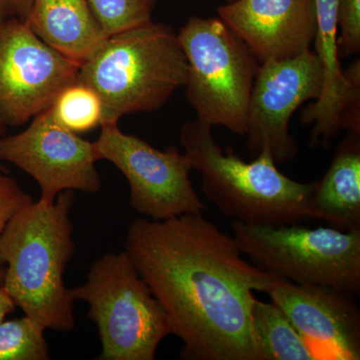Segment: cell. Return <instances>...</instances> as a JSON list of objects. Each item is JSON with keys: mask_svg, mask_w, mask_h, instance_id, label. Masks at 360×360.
Wrapping results in <instances>:
<instances>
[{"mask_svg": "<svg viewBox=\"0 0 360 360\" xmlns=\"http://www.w3.org/2000/svg\"><path fill=\"white\" fill-rule=\"evenodd\" d=\"M125 252L167 312L189 360H262L251 326L255 291L274 276L241 257L201 213L130 222Z\"/></svg>", "mask_w": 360, "mask_h": 360, "instance_id": "cell-1", "label": "cell"}, {"mask_svg": "<svg viewBox=\"0 0 360 360\" xmlns=\"http://www.w3.org/2000/svg\"><path fill=\"white\" fill-rule=\"evenodd\" d=\"M73 200V191H65L51 205L32 201L0 234V262L6 265L2 288L25 315L60 333L75 326V300L63 281L75 251Z\"/></svg>", "mask_w": 360, "mask_h": 360, "instance_id": "cell-2", "label": "cell"}, {"mask_svg": "<svg viewBox=\"0 0 360 360\" xmlns=\"http://www.w3.org/2000/svg\"><path fill=\"white\" fill-rule=\"evenodd\" d=\"M188 65L170 26L150 22L113 33L80 65L77 82L103 103V124L160 110L186 85Z\"/></svg>", "mask_w": 360, "mask_h": 360, "instance_id": "cell-3", "label": "cell"}, {"mask_svg": "<svg viewBox=\"0 0 360 360\" xmlns=\"http://www.w3.org/2000/svg\"><path fill=\"white\" fill-rule=\"evenodd\" d=\"M193 169L202 177V193L232 220L246 224H300L312 220L309 210L314 184H300L283 174L269 153L250 162L231 149L225 153L212 127L196 118L179 134Z\"/></svg>", "mask_w": 360, "mask_h": 360, "instance_id": "cell-4", "label": "cell"}, {"mask_svg": "<svg viewBox=\"0 0 360 360\" xmlns=\"http://www.w3.org/2000/svg\"><path fill=\"white\" fill-rule=\"evenodd\" d=\"M177 37L188 65L186 96L198 120L246 136L251 91L262 63L220 18L191 16Z\"/></svg>", "mask_w": 360, "mask_h": 360, "instance_id": "cell-5", "label": "cell"}, {"mask_svg": "<svg viewBox=\"0 0 360 360\" xmlns=\"http://www.w3.org/2000/svg\"><path fill=\"white\" fill-rule=\"evenodd\" d=\"M70 293L89 304L103 347L99 360H153L172 335L167 312L125 251L97 259L85 283Z\"/></svg>", "mask_w": 360, "mask_h": 360, "instance_id": "cell-6", "label": "cell"}, {"mask_svg": "<svg viewBox=\"0 0 360 360\" xmlns=\"http://www.w3.org/2000/svg\"><path fill=\"white\" fill-rule=\"evenodd\" d=\"M241 255L258 269L300 285L360 292V229L300 224H246L232 220Z\"/></svg>", "mask_w": 360, "mask_h": 360, "instance_id": "cell-7", "label": "cell"}, {"mask_svg": "<svg viewBox=\"0 0 360 360\" xmlns=\"http://www.w3.org/2000/svg\"><path fill=\"white\" fill-rule=\"evenodd\" d=\"M98 160H108L129 184V205L149 219L167 220L207 210L191 180V160L175 146L153 148L135 135L127 134L118 123L101 125L94 142Z\"/></svg>", "mask_w": 360, "mask_h": 360, "instance_id": "cell-8", "label": "cell"}, {"mask_svg": "<svg viewBox=\"0 0 360 360\" xmlns=\"http://www.w3.org/2000/svg\"><path fill=\"white\" fill-rule=\"evenodd\" d=\"M79 63L42 41L25 20H0V124L20 127L77 82Z\"/></svg>", "mask_w": 360, "mask_h": 360, "instance_id": "cell-9", "label": "cell"}, {"mask_svg": "<svg viewBox=\"0 0 360 360\" xmlns=\"http://www.w3.org/2000/svg\"><path fill=\"white\" fill-rule=\"evenodd\" d=\"M323 68L315 52L286 60L262 63L251 91L248 148L251 158L269 153L276 165L295 160L298 144L290 134V118L323 89Z\"/></svg>", "mask_w": 360, "mask_h": 360, "instance_id": "cell-10", "label": "cell"}, {"mask_svg": "<svg viewBox=\"0 0 360 360\" xmlns=\"http://www.w3.org/2000/svg\"><path fill=\"white\" fill-rule=\"evenodd\" d=\"M0 160L37 180L39 201L46 205L63 191L94 193L101 187L94 142L59 124L51 108L33 117L23 131L0 139Z\"/></svg>", "mask_w": 360, "mask_h": 360, "instance_id": "cell-11", "label": "cell"}, {"mask_svg": "<svg viewBox=\"0 0 360 360\" xmlns=\"http://www.w3.org/2000/svg\"><path fill=\"white\" fill-rule=\"evenodd\" d=\"M267 295L285 312L316 359H360V310L355 295L300 285L274 276Z\"/></svg>", "mask_w": 360, "mask_h": 360, "instance_id": "cell-12", "label": "cell"}, {"mask_svg": "<svg viewBox=\"0 0 360 360\" xmlns=\"http://www.w3.org/2000/svg\"><path fill=\"white\" fill-rule=\"evenodd\" d=\"M315 54L323 68L321 96L302 110L303 124H314L310 146H328L340 129L360 134V65L342 71L338 53V0H314Z\"/></svg>", "mask_w": 360, "mask_h": 360, "instance_id": "cell-13", "label": "cell"}, {"mask_svg": "<svg viewBox=\"0 0 360 360\" xmlns=\"http://www.w3.org/2000/svg\"><path fill=\"white\" fill-rule=\"evenodd\" d=\"M219 15L262 63L302 56L316 32L314 0H236Z\"/></svg>", "mask_w": 360, "mask_h": 360, "instance_id": "cell-14", "label": "cell"}, {"mask_svg": "<svg viewBox=\"0 0 360 360\" xmlns=\"http://www.w3.org/2000/svg\"><path fill=\"white\" fill-rule=\"evenodd\" d=\"M25 20L42 41L79 65L106 37L87 0H33Z\"/></svg>", "mask_w": 360, "mask_h": 360, "instance_id": "cell-15", "label": "cell"}, {"mask_svg": "<svg viewBox=\"0 0 360 360\" xmlns=\"http://www.w3.org/2000/svg\"><path fill=\"white\" fill-rule=\"evenodd\" d=\"M312 219L340 231L360 229V139L349 132L341 142L321 181L314 182L309 202Z\"/></svg>", "mask_w": 360, "mask_h": 360, "instance_id": "cell-16", "label": "cell"}, {"mask_svg": "<svg viewBox=\"0 0 360 360\" xmlns=\"http://www.w3.org/2000/svg\"><path fill=\"white\" fill-rule=\"evenodd\" d=\"M251 326L262 360H315L314 352L274 302L255 298Z\"/></svg>", "mask_w": 360, "mask_h": 360, "instance_id": "cell-17", "label": "cell"}, {"mask_svg": "<svg viewBox=\"0 0 360 360\" xmlns=\"http://www.w3.org/2000/svg\"><path fill=\"white\" fill-rule=\"evenodd\" d=\"M51 108L56 122L75 134L89 131L103 122L101 97L82 82H73L61 90Z\"/></svg>", "mask_w": 360, "mask_h": 360, "instance_id": "cell-18", "label": "cell"}, {"mask_svg": "<svg viewBox=\"0 0 360 360\" xmlns=\"http://www.w3.org/2000/svg\"><path fill=\"white\" fill-rule=\"evenodd\" d=\"M44 326L25 315L0 323V360L51 359Z\"/></svg>", "mask_w": 360, "mask_h": 360, "instance_id": "cell-19", "label": "cell"}, {"mask_svg": "<svg viewBox=\"0 0 360 360\" xmlns=\"http://www.w3.org/2000/svg\"><path fill=\"white\" fill-rule=\"evenodd\" d=\"M106 37L153 20L158 0H87Z\"/></svg>", "mask_w": 360, "mask_h": 360, "instance_id": "cell-20", "label": "cell"}, {"mask_svg": "<svg viewBox=\"0 0 360 360\" xmlns=\"http://www.w3.org/2000/svg\"><path fill=\"white\" fill-rule=\"evenodd\" d=\"M338 53L347 59L360 51V0H338Z\"/></svg>", "mask_w": 360, "mask_h": 360, "instance_id": "cell-21", "label": "cell"}, {"mask_svg": "<svg viewBox=\"0 0 360 360\" xmlns=\"http://www.w3.org/2000/svg\"><path fill=\"white\" fill-rule=\"evenodd\" d=\"M32 202V198L20 188L15 180L6 175L0 177V234L9 220Z\"/></svg>", "mask_w": 360, "mask_h": 360, "instance_id": "cell-22", "label": "cell"}, {"mask_svg": "<svg viewBox=\"0 0 360 360\" xmlns=\"http://www.w3.org/2000/svg\"><path fill=\"white\" fill-rule=\"evenodd\" d=\"M32 4L33 0H0V20L8 18L25 20Z\"/></svg>", "mask_w": 360, "mask_h": 360, "instance_id": "cell-23", "label": "cell"}, {"mask_svg": "<svg viewBox=\"0 0 360 360\" xmlns=\"http://www.w3.org/2000/svg\"><path fill=\"white\" fill-rule=\"evenodd\" d=\"M16 305L13 298L0 285V323L6 319V315L11 314L15 309Z\"/></svg>", "mask_w": 360, "mask_h": 360, "instance_id": "cell-24", "label": "cell"}, {"mask_svg": "<svg viewBox=\"0 0 360 360\" xmlns=\"http://www.w3.org/2000/svg\"><path fill=\"white\" fill-rule=\"evenodd\" d=\"M4 276H6V265L0 262V285L4 283Z\"/></svg>", "mask_w": 360, "mask_h": 360, "instance_id": "cell-25", "label": "cell"}, {"mask_svg": "<svg viewBox=\"0 0 360 360\" xmlns=\"http://www.w3.org/2000/svg\"><path fill=\"white\" fill-rule=\"evenodd\" d=\"M4 129H6V127H4L1 124H0V134H1L2 132H4ZM4 172H6V169H4V168L2 167L1 165H0V177L4 176Z\"/></svg>", "mask_w": 360, "mask_h": 360, "instance_id": "cell-26", "label": "cell"}, {"mask_svg": "<svg viewBox=\"0 0 360 360\" xmlns=\"http://www.w3.org/2000/svg\"><path fill=\"white\" fill-rule=\"evenodd\" d=\"M226 4H232V2L236 1V0H225Z\"/></svg>", "mask_w": 360, "mask_h": 360, "instance_id": "cell-27", "label": "cell"}]
</instances>
